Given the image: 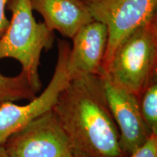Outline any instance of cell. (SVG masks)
Wrapping results in <instances>:
<instances>
[{
  "label": "cell",
  "instance_id": "cell-3",
  "mask_svg": "<svg viewBox=\"0 0 157 157\" xmlns=\"http://www.w3.org/2000/svg\"><path fill=\"white\" fill-rule=\"evenodd\" d=\"M103 71L137 96L157 79V16L124 39Z\"/></svg>",
  "mask_w": 157,
  "mask_h": 157
},
{
  "label": "cell",
  "instance_id": "cell-4",
  "mask_svg": "<svg viewBox=\"0 0 157 157\" xmlns=\"http://www.w3.org/2000/svg\"><path fill=\"white\" fill-rule=\"evenodd\" d=\"M95 21L106 26L108 44L103 71L120 43L157 16V0H82Z\"/></svg>",
  "mask_w": 157,
  "mask_h": 157
},
{
  "label": "cell",
  "instance_id": "cell-2",
  "mask_svg": "<svg viewBox=\"0 0 157 157\" xmlns=\"http://www.w3.org/2000/svg\"><path fill=\"white\" fill-rule=\"evenodd\" d=\"M6 9L12 17L0 37V60L13 58L21 65L34 93L42 88L39 68L41 54L53 48L56 35L44 22H36L30 0H9Z\"/></svg>",
  "mask_w": 157,
  "mask_h": 157
},
{
  "label": "cell",
  "instance_id": "cell-9",
  "mask_svg": "<svg viewBox=\"0 0 157 157\" xmlns=\"http://www.w3.org/2000/svg\"><path fill=\"white\" fill-rule=\"evenodd\" d=\"M30 4L48 29L66 38L72 39L81 27L94 21L82 0H30Z\"/></svg>",
  "mask_w": 157,
  "mask_h": 157
},
{
  "label": "cell",
  "instance_id": "cell-12",
  "mask_svg": "<svg viewBox=\"0 0 157 157\" xmlns=\"http://www.w3.org/2000/svg\"><path fill=\"white\" fill-rule=\"evenodd\" d=\"M129 157H157V135H151L142 146Z\"/></svg>",
  "mask_w": 157,
  "mask_h": 157
},
{
  "label": "cell",
  "instance_id": "cell-7",
  "mask_svg": "<svg viewBox=\"0 0 157 157\" xmlns=\"http://www.w3.org/2000/svg\"><path fill=\"white\" fill-rule=\"evenodd\" d=\"M101 76L108 105L119 132L121 148L129 157L154 134L143 118L139 96L115 84L104 71Z\"/></svg>",
  "mask_w": 157,
  "mask_h": 157
},
{
  "label": "cell",
  "instance_id": "cell-13",
  "mask_svg": "<svg viewBox=\"0 0 157 157\" xmlns=\"http://www.w3.org/2000/svg\"><path fill=\"white\" fill-rule=\"evenodd\" d=\"M9 0H0V37L5 32L8 27L10 21L5 15V10Z\"/></svg>",
  "mask_w": 157,
  "mask_h": 157
},
{
  "label": "cell",
  "instance_id": "cell-5",
  "mask_svg": "<svg viewBox=\"0 0 157 157\" xmlns=\"http://www.w3.org/2000/svg\"><path fill=\"white\" fill-rule=\"evenodd\" d=\"M3 146L9 157H74L67 134L52 109L12 135Z\"/></svg>",
  "mask_w": 157,
  "mask_h": 157
},
{
  "label": "cell",
  "instance_id": "cell-14",
  "mask_svg": "<svg viewBox=\"0 0 157 157\" xmlns=\"http://www.w3.org/2000/svg\"><path fill=\"white\" fill-rule=\"evenodd\" d=\"M0 157H9L3 146H0Z\"/></svg>",
  "mask_w": 157,
  "mask_h": 157
},
{
  "label": "cell",
  "instance_id": "cell-8",
  "mask_svg": "<svg viewBox=\"0 0 157 157\" xmlns=\"http://www.w3.org/2000/svg\"><path fill=\"white\" fill-rule=\"evenodd\" d=\"M66 67L68 77L101 76L108 44V31L103 23L94 21L83 25L73 36Z\"/></svg>",
  "mask_w": 157,
  "mask_h": 157
},
{
  "label": "cell",
  "instance_id": "cell-1",
  "mask_svg": "<svg viewBox=\"0 0 157 157\" xmlns=\"http://www.w3.org/2000/svg\"><path fill=\"white\" fill-rule=\"evenodd\" d=\"M52 111L67 134L74 157H126L108 105L102 76L70 78Z\"/></svg>",
  "mask_w": 157,
  "mask_h": 157
},
{
  "label": "cell",
  "instance_id": "cell-6",
  "mask_svg": "<svg viewBox=\"0 0 157 157\" xmlns=\"http://www.w3.org/2000/svg\"><path fill=\"white\" fill-rule=\"evenodd\" d=\"M57 46L56 66L44 92L24 105H17L14 102L0 103V146L34 119L52 109L59 94L67 85L69 77L66 65L71 45L68 41L58 39Z\"/></svg>",
  "mask_w": 157,
  "mask_h": 157
},
{
  "label": "cell",
  "instance_id": "cell-10",
  "mask_svg": "<svg viewBox=\"0 0 157 157\" xmlns=\"http://www.w3.org/2000/svg\"><path fill=\"white\" fill-rule=\"evenodd\" d=\"M36 97V94L23 72L15 76H7L0 73V103L31 101Z\"/></svg>",
  "mask_w": 157,
  "mask_h": 157
},
{
  "label": "cell",
  "instance_id": "cell-11",
  "mask_svg": "<svg viewBox=\"0 0 157 157\" xmlns=\"http://www.w3.org/2000/svg\"><path fill=\"white\" fill-rule=\"evenodd\" d=\"M140 109L145 123L151 134L157 135V79L139 96Z\"/></svg>",
  "mask_w": 157,
  "mask_h": 157
}]
</instances>
